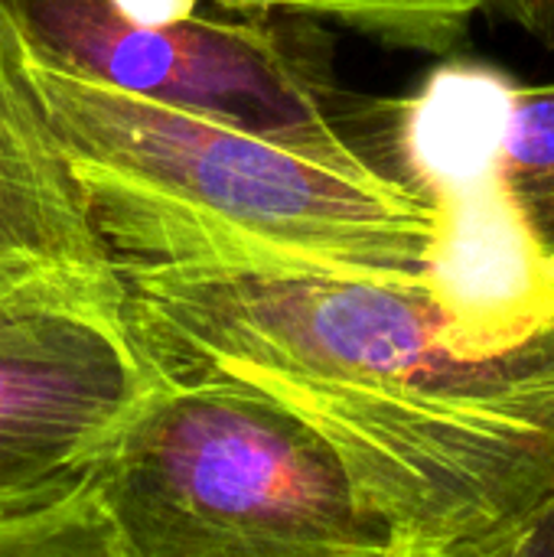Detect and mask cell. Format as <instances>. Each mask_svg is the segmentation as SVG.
I'll return each instance as SVG.
<instances>
[{
    "instance_id": "cell-1",
    "label": "cell",
    "mask_w": 554,
    "mask_h": 557,
    "mask_svg": "<svg viewBox=\"0 0 554 557\" xmlns=\"http://www.w3.org/2000/svg\"><path fill=\"white\" fill-rule=\"evenodd\" d=\"M118 281L160 382L291 411L398 557L480 548L554 503V336L490 352L405 271L235 261Z\"/></svg>"
},
{
    "instance_id": "cell-2",
    "label": "cell",
    "mask_w": 554,
    "mask_h": 557,
    "mask_svg": "<svg viewBox=\"0 0 554 557\" xmlns=\"http://www.w3.org/2000/svg\"><path fill=\"white\" fill-rule=\"evenodd\" d=\"M114 271L287 261L424 274L438 206L395 163L327 160L69 75L29 52Z\"/></svg>"
},
{
    "instance_id": "cell-3",
    "label": "cell",
    "mask_w": 554,
    "mask_h": 557,
    "mask_svg": "<svg viewBox=\"0 0 554 557\" xmlns=\"http://www.w3.org/2000/svg\"><path fill=\"white\" fill-rule=\"evenodd\" d=\"M88 499L118 557H398L323 441L225 382H160Z\"/></svg>"
},
{
    "instance_id": "cell-4",
    "label": "cell",
    "mask_w": 554,
    "mask_h": 557,
    "mask_svg": "<svg viewBox=\"0 0 554 557\" xmlns=\"http://www.w3.org/2000/svg\"><path fill=\"white\" fill-rule=\"evenodd\" d=\"M7 3L29 52L52 69L327 160L402 166L395 101L356 104L340 85L333 39L313 20L196 10L176 23L140 26L108 0Z\"/></svg>"
},
{
    "instance_id": "cell-5",
    "label": "cell",
    "mask_w": 554,
    "mask_h": 557,
    "mask_svg": "<svg viewBox=\"0 0 554 557\" xmlns=\"http://www.w3.org/2000/svg\"><path fill=\"white\" fill-rule=\"evenodd\" d=\"M118 277L56 274L0 297V529L75 509L157 392Z\"/></svg>"
},
{
    "instance_id": "cell-6",
    "label": "cell",
    "mask_w": 554,
    "mask_h": 557,
    "mask_svg": "<svg viewBox=\"0 0 554 557\" xmlns=\"http://www.w3.org/2000/svg\"><path fill=\"white\" fill-rule=\"evenodd\" d=\"M56 274L118 277L29 72V46L0 0V297Z\"/></svg>"
},
{
    "instance_id": "cell-7",
    "label": "cell",
    "mask_w": 554,
    "mask_h": 557,
    "mask_svg": "<svg viewBox=\"0 0 554 557\" xmlns=\"http://www.w3.org/2000/svg\"><path fill=\"white\" fill-rule=\"evenodd\" d=\"M232 13H284L300 20H333L379 42L447 55L454 52L487 0H216Z\"/></svg>"
},
{
    "instance_id": "cell-8",
    "label": "cell",
    "mask_w": 554,
    "mask_h": 557,
    "mask_svg": "<svg viewBox=\"0 0 554 557\" xmlns=\"http://www.w3.org/2000/svg\"><path fill=\"white\" fill-rule=\"evenodd\" d=\"M500 173L529 238L554 261V82H513Z\"/></svg>"
},
{
    "instance_id": "cell-9",
    "label": "cell",
    "mask_w": 554,
    "mask_h": 557,
    "mask_svg": "<svg viewBox=\"0 0 554 557\" xmlns=\"http://www.w3.org/2000/svg\"><path fill=\"white\" fill-rule=\"evenodd\" d=\"M0 557H118V552L98 509L85 499L69 512L0 529Z\"/></svg>"
},
{
    "instance_id": "cell-10",
    "label": "cell",
    "mask_w": 554,
    "mask_h": 557,
    "mask_svg": "<svg viewBox=\"0 0 554 557\" xmlns=\"http://www.w3.org/2000/svg\"><path fill=\"white\" fill-rule=\"evenodd\" d=\"M454 557H554V503L500 539Z\"/></svg>"
},
{
    "instance_id": "cell-11",
    "label": "cell",
    "mask_w": 554,
    "mask_h": 557,
    "mask_svg": "<svg viewBox=\"0 0 554 557\" xmlns=\"http://www.w3.org/2000/svg\"><path fill=\"white\" fill-rule=\"evenodd\" d=\"M487 10H496L529 39L554 46V0H487Z\"/></svg>"
},
{
    "instance_id": "cell-12",
    "label": "cell",
    "mask_w": 554,
    "mask_h": 557,
    "mask_svg": "<svg viewBox=\"0 0 554 557\" xmlns=\"http://www.w3.org/2000/svg\"><path fill=\"white\" fill-rule=\"evenodd\" d=\"M108 3L127 23L160 26V23H176V20L193 16L202 0H108Z\"/></svg>"
}]
</instances>
